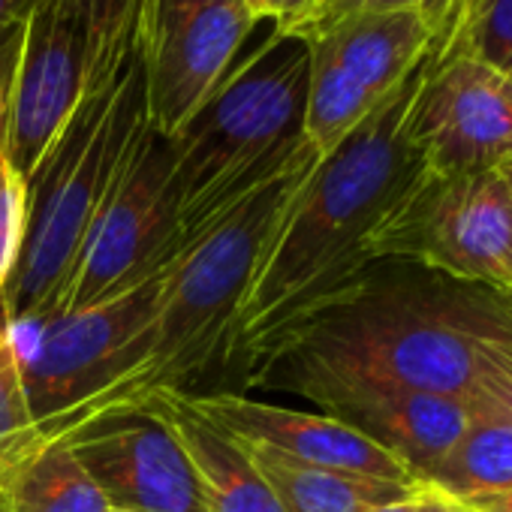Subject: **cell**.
<instances>
[{
	"mask_svg": "<svg viewBox=\"0 0 512 512\" xmlns=\"http://www.w3.org/2000/svg\"><path fill=\"white\" fill-rule=\"evenodd\" d=\"M425 64L428 55L317 160L266 241L226 347L250 380L284 338L377 266V232L428 172L410 133V106Z\"/></svg>",
	"mask_w": 512,
	"mask_h": 512,
	"instance_id": "6da1fadb",
	"label": "cell"
},
{
	"mask_svg": "<svg viewBox=\"0 0 512 512\" xmlns=\"http://www.w3.org/2000/svg\"><path fill=\"white\" fill-rule=\"evenodd\" d=\"M509 341L512 299L419 266L371 269L284 338L253 383L275 374L473 395L482 350Z\"/></svg>",
	"mask_w": 512,
	"mask_h": 512,
	"instance_id": "7a4b0ae2",
	"label": "cell"
},
{
	"mask_svg": "<svg viewBox=\"0 0 512 512\" xmlns=\"http://www.w3.org/2000/svg\"><path fill=\"white\" fill-rule=\"evenodd\" d=\"M317 160L320 154L311 151L187 241L166 281L151 344L139 368L73 410L49 440H61L97 419L136 410L160 392H184L217 356H226L256 260Z\"/></svg>",
	"mask_w": 512,
	"mask_h": 512,
	"instance_id": "3957f363",
	"label": "cell"
},
{
	"mask_svg": "<svg viewBox=\"0 0 512 512\" xmlns=\"http://www.w3.org/2000/svg\"><path fill=\"white\" fill-rule=\"evenodd\" d=\"M308 70L305 37L272 31L172 136L184 241L314 151L305 139Z\"/></svg>",
	"mask_w": 512,
	"mask_h": 512,
	"instance_id": "277c9868",
	"label": "cell"
},
{
	"mask_svg": "<svg viewBox=\"0 0 512 512\" xmlns=\"http://www.w3.org/2000/svg\"><path fill=\"white\" fill-rule=\"evenodd\" d=\"M142 121L145 88L133 55L103 88L85 94L61 136L25 178V238L4 290L16 332L64 314L88 232Z\"/></svg>",
	"mask_w": 512,
	"mask_h": 512,
	"instance_id": "5b68a950",
	"label": "cell"
},
{
	"mask_svg": "<svg viewBox=\"0 0 512 512\" xmlns=\"http://www.w3.org/2000/svg\"><path fill=\"white\" fill-rule=\"evenodd\" d=\"M172 269L175 263L112 299L19 332L22 380L37 443H46L73 410L139 368Z\"/></svg>",
	"mask_w": 512,
	"mask_h": 512,
	"instance_id": "8992f818",
	"label": "cell"
},
{
	"mask_svg": "<svg viewBox=\"0 0 512 512\" xmlns=\"http://www.w3.org/2000/svg\"><path fill=\"white\" fill-rule=\"evenodd\" d=\"M374 260L512 299V202L500 172H425L377 232Z\"/></svg>",
	"mask_w": 512,
	"mask_h": 512,
	"instance_id": "52a82bcc",
	"label": "cell"
},
{
	"mask_svg": "<svg viewBox=\"0 0 512 512\" xmlns=\"http://www.w3.org/2000/svg\"><path fill=\"white\" fill-rule=\"evenodd\" d=\"M172 169V139L142 121L88 232L64 314L142 284L187 247L178 226Z\"/></svg>",
	"mask_w": 512,
	"mask_h": 512,
	"instance_id": "ba28073f",
	"label": "cell"
},
{
	"mask_svg": "<svg viewBox=\"0 0 512 512\" xmlns=\"http://www.w3.org/2000/svg\"><path fill=\"white\" fill-rule=\"evenodd\" d=\"M308 43L305 139L323 157L428 55L434 31L416 10L353 13L299 31Z\"/></svg>",
	"mask_w": 512,
	"mask_h": 512,
	"instance_id": "9c48e42d",
	"label": "cell"
},
{
	"mask_svg": "<svg viewBox=\"0 0 512 512\" xmlns=\"http://www.w3.org/2000/svg\"><path fill=\"white\" fill-rule=\"evenodd\" d=\"M256 19L244 0H148L136 58L145 121L172 139L235 67Z\"/></svg>",
	"mask_w": 512,
	"mask_h": 512,
	"instance_id": "30bf717a",
	"label": "cell"
},
{
	"mask_svg": "<svg viewBox=\"0 0 512 512\" xmlns=\"http://www.w3.org/2000/svg\"><path fill=\"white\" fill-rule=\"evenodd\" d=\"M410 133L434 175L494 172L512 157V79L467 52H428Z\"/></svg>",
	"mask_w": 512,
	"mask_h": 512,
	"instance_id": "8fae6325",
	"label": "cell"
},
{
	"mask_svg": "<svg viewBox=\"0 0 512 512\" xmlns=\"http://www.w3.org/2000/svg\"><path fill=\"white\" fill-rule=\"evenodd\" d=\"M61 443L88 470L109 509L208 512L184 446L151 407L97 419Z\"/></svg>",
	"mask_w": 512,
	"mask_h": 512,
	"instance_id": "7c38bea8",
	"label": "cell"
},
{
	"mask_svg": "<svg viewBox=\"0 0 512 512\" xmlns=\"http://www.w3.org/2000/svg\"><path fill=\"white\" fill-rule=\"evenodd\" d=\"M88 94V55L79 25L58 0H37L25 16V40L10 94L4 157L22 175L37 169Z\"/></svg>",
	"mask_w": 512,
	"mask_h": 512,
	"instance_id": "4fadbf2b",
	"label": "cell"
},
{
	"mask_svg": "<svg viewBox=\"0 0 512 512\" xmlns=\"http://www.w3.org/2000/svg\"><path fill=\"white\" fill-rule=\"evenodd\" d=\"M290 392L314 401L323 413L353 425L389 449L419 482L446 455L476 416V395H440L326 377H281Z\"/></svg>",
	"mask_w": 512,
	"mask_h": 512,
	"instance_id": "5bb4252c",
	"label": "cell"
},
{
	"mask_svg": "<svg viewBox=\"0 0 512 512\" xmlns=\"http://www.w3.org/2000/svg\"><path fill=\"white\" fill-rule=\"evenodd\" d=\"M184 398L196 413H202L226 434L266 443L296 461L353 476L419 485L413 473L389 449H383L380 443H374L371 437L329 413H305L269 401H256L238 392H184Z\"/></svg>",
	"mask_w": 512,
	"mask_h": 512,
	"instance_id": "9a60e30c",
	"label": "cell"
},
{
	"mask_svg": "<svg viewBox=\"0 0 512 512\" xmlns=\"http://www.w3.org/2000/svg\"><path fill=\"white\" fill-rule=\"evenodd\" d=\"M139 407L157 410L184 446L208 512H284L238 440L196 413L184 392H160Z\"/></svg>",
	"mask_w": 512,
	"mask_h": 512,
	"instance_id": "2e32d148",
	"label": "cell"
},
{
	"mask_svg": "<svg viewBox=\"0 0 512 512\" xmlns=\"http://www.w3.org/2000/svg\"><path fill=\"white\" fill-rule=\"evenodd\" d=\"M232 437V434H229ZM284 512H374L419 497L422 485L338 473L296 461L266 443L235 437Z\"/></svg>",
	"mask_w": 512,
	"mask_h": 512,
	"instance_id": "e0dca14e",
	"label": "cell"
},
{
	"mask_svg": "<svg viewBox=\"0 0 512 512\" xmlns=\"http://www.w3.org/2000/svg\"><path fill=\"white\" fill-rule=\"evenodd\" d=\"M106 500L67 443H34L0 458V512H106Z\"/></svg>",
	"mask_w": 512,
	"mask_h": 512,
	"instance_id": "ac0fdd59",
	"label": "cell"
},
{
	"mask_svg": "<svg viewBox=\"0 0 512 512\" xmlns=\"http://www.w3.org/2000/svg\"><path fill=\"white\" fill-rule=\"evenodd\" d=\"M419 485L449 500L512 488V419L500 416L476 395L473 422L458 443L419 476Z\"/></svg>",
	"mask_w": 512,
	"mask_h": 512,
	"instance_id": "d6986e66",
	"label": "cell"
},
{
	"mask_svg": "<svg viewBox=\"0 0 512 512\" xmlns=\"http://www.w3.org/2000/svg\"><path fill=\"white\" fill-rule=\"evenodd\" d=\"M79 25L88 55V94L103 88L133 55L148 0H58Z\"/></svg>",
	"mask_w": 512,
	"mask_h": 512,
	"instance_id": "ffe728a7",
	"label": "cell"
},
{
	"mask_svg": "<svg viewBox=\"0 0 512 512\" xmlns=\"http://www.w3.org/2000/svg\"><path fill=\"white\" fill-rule=\"evenodd\" d=\"M37 443L28 392L22 380L19 332L0 293V458L16 455Z\"/></svg>",
	"mask_w": 512,
	"mask_h": 512,
	"instance_id": "44dd1931",
	"label": "cell"
},
{
	"mask_svg": "<svg viewBox=\"0 0 512 512\" xmlns=\"http://www.w3.org/2000/svg\"><path fill=\"white\" fill-rule=\"evenodd\" d=\"M428 52L434 58L467 52L503 73L512 64V0H476L455 34L443 46Z\"/></svg>",
	"mask_w": 512,
	"mask_h": 512,
	"instance_id": "7402d4cb",
	"label": "cell"
},
{
	"mask_svg": "<svg viewBox=\"0 0 512 512\" xmlns=\"http://www.w3.org/2000/svg\"><path fill=\"white\" fill-rule=\"evenodd\" d=\"M25 238V181L0 154V293L7 290Z\"/></svg>",
	"mask_w": 512,
	"mask_h": 512,
	"instance_id": "603a6c76",
	"label": "cell"
},
{
	"mask_svg": "<svg viewBox=\"0 0 512 512\" xmlns=\"http://www.w3.org/2000/svg\"><path fill=\"white\" fill-rule=\"evenodd\" d=\"M455 0H329V4L305 25V28H314V25H326V22H335V19H344V16H353V13H395V10H416L428 19L431 31L440 28V22L446 19V13L452 10ZM302 28V31H305ZM299 34V31H296Z\"/></svg>",
	"mask_w": 512,
	"mask_h": 512,
	"instance_id": "cb8c5ba5",
	"label": "cell"
},
{
	"mask_svg": "<svg viewBox=\"0 0 512 512\" xmlns=\"http://www.w3.org/2000/svg\"><path fill=\"white\" fill-rule=\"evenodd\" d=\"M491 410L512 419V341L509 344H491L482 350L476 392Z\"/></svg>",
	"mask_w": 512,
	"mask_h": 512,
	"instance_id": "d4e9b609",
	"label": "cell"
},
{
	"mask_svg": "<svg viewBox=\"0 0 512 512\" xmlns=\"http://www.w3.org/2000/svg\"><path fill=\"white\" fill-rule=\"evenodd\" d=\"M25 40V19L7 25L0 31V154L7 148V127H10V94L16 79V64Z\"/></svg>",
	"mask_w": 512,
	"mask_h": 512,
	"instance_id": "484cf974",
	"label": "cell"
},
{
	"mask_svg": "<svg viewBox=\"0 0 512 512\" xmlns=\"http://www.w3.org/2000/svg\"><path fill=\"white\" fill-rule=\"evenodd\" d=\"M329 0H263L256 10V22L269 19L275 31H302Z\"/></svg>",
	"mask_w": 512,
	"mask_h": 512,
	"instance_id": "4316f807",
	"label": "cell"
},
{
	"mask_svg": "<svg viewBox=\"0 0 512 512\" xmlns=\"http://www.w3.org/2000/svg\"><path fill=\"white\" fill-rule=\"evenodd\" d=\"M458 506H464L467 512H512V488L494 491V494H479V497H467V500H455Z\"/></svg>",
	"mask_w": 512,
	"mask_h": 512,
	"instance_id": "83f0119b",
	"label": "cell"
},
{
	"mask_svg": "<svg viewBox=\"0 0 512 512\" xmlns=\"http://www.w3.org/2000/svg\"><path fill=\"white\" fill-rule=\"evenodd\" d=\"M473 4L476 0H455L452 4V10L446 13V19L440 22V28L434 31V40H431V49H437V46H443L452 34H455V28L467 19V13L473 10Z\"/></svg>",
	"mask_w": 512,
	"mask_h": 512,
	"instance_id": "f1b7e54d",
	"label": "cell"
},
{
	"mask_svg": "<svg viewBox=\"0 0 512 512\" xmlns=\"http://www.w3.org/2000/svg\"><path fill=\"white\" fill-rule=\"evenodd\" d=\"M413 512H467V509L458 506V503L449 500V497H440V494L422 488V494H419L416 503H413Z\"/></svg>",
	"mask_w": 512,
	"mask_h": 512,
	"instance_id": "f546056e",
	"label": "cell"
},
{
	"mask_svg": "<svg viewBox=\"0 0 512 512\" xmlns=\"http://www.w3.org/2000/svg\"><path fill=\"white\" fill-rule=\"evenodd\" d=\"M34 4L37 0H0V31L13 22H19V19H25Z\"/></svg>",
	"mask_w": 512,
	"mask_h": 512,
	"instance_id": "4dcf8cb0",
	"label": "cell"
},
{
	"mask_svg": "<svg viewBox=\"0 0 512 512\" xmlns=\"http://www.w3.org/2000/svg\"><path fill=\"white\" fill-rule=\"evenodd\" d=\"M497 172H500V178H503V184H506V193H509V202H512V157H509L506 163H500Z\"/></svg>",
	"mask_w": 512,
	"mask_h": 512,
	"instance_id": "1f68e13d",
	"label": "cell"
},
{
	"mask_svg": "<svg viewBox=\"0 0 512 512\" xmlns=\"http://www.w3.org/2000/svg\"><path fill=\"white\" fill-rule=\"evenodd\" d=\"M419 494H422V491H419ZM413 503H416V497H413V500H404V503H395V506L374 509V512H413Z\"/></svg>",
	"mask_w": 512,
	"mask_h": 512,
	"instance_id": "d6a6232c",
	"label": "cell"
},
{
	"mask_svg": "<svg viewBox=\"0 0 512 512\" xmlns=\"http://www.w3.org/2000/svg\"><path fill=\"white\" fill-rule=\"evenodd\" d=\"M244 4H247V10H250V13H253V19H256V10H260L263 0H244Z\"/></svg>",
	"mask_w": 512,
	"mask_h": 512,
	"instance_id": "836d02e7",
	"label": "cell"
},
{
	"mask_svg": "<svg viewBox=\"0 0 512 512\" xmlns=\"http://www.w3.org/2000/svg\"><path fill=\"white\" fill-rule=\"evenodd\" d=\"M503 73H506V76H509V79H512V64H509V67H506V70H503Z\"/></svg>",
	"mask_w": 512,
	"mask_h": 512,
	"instance_id": "e575fe53",
	"label": "cell"
},
{
	"mask_svg": "<svg viewBox=\"0 0 512 512\" xmlns=\"http://www.w3.org/2000/svg\"><path fill=\"white\" fill-rule=\"evenodd\" d=\"M106 512H127V509H106Z\"/></svg>",
	"mask_w": 512,
	"mask_h": 512,
	"instance_id": "d590c367",
	"label": "cell"
}]
</instances>
